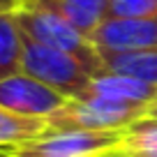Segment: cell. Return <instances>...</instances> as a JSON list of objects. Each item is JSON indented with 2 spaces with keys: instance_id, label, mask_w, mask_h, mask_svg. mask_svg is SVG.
Masks as SVG:
<instances>
[{
  "instance_id": "6da1fadb",
  "label": "cell",
  "mask_w": 157,
  "mask_h": 157,
  "mask_svg": "<svg viewBox=\"0 0 157 157\" xmlns=\"http://www.w3.org/2000/svg\"><path fill=\"white\" fill-rule=\"evenodd\" d=\"M14 16H16V23L23 30L25 37L72 56L90 76L104 72V63H102V56H99V49L86 35L78 33L72 23H67L63 16H58L56 12L19 2L14 7Z\"/></svg>"
},
{
  "instance_id": "7a4b0ae2",
  "label": "cell",
  "mask_w": 157,
  "mask_h": 157,
  "mask_svg": "<svg viewBox=\"0 0 157 157\" xmlns=\"http://www.w3.org/2000/svg\"><path fill=\"white\" fill-rule=\"evenodd\" d=\"M150 102H118L106 97H74L49 118L51 129H125L146 118Z\"/></svg>"
},
{
  "instance_id": "3957f363",
  "label": "cell",
  "mask_w": 157,
  "mask_h": 157,
  "mask_svg": "<svg viewBox=\"0 0 157 157\" xmlns=\"http://www.w3.org/2000/svg\"><path fill=\"white\" fill-rule=\"evenodd\" d=\"M123 129H46L44 134L12 146L0 157H104L116 150Z\"/></svg>"
},
{
  "instance_id": "277c9868",
  "label": "cell",
  "mask_w": 157,
  "mask_h": 157,
  "mask_svg": "<svg viewBox=\"0 0 157 157\" xmlns=\"http://www.w3.org/2000/svg\"><path fill=\"white\" fill-rule=\"evenodd\" d=\"M21 72L30 74L44 86L53 88L56 93L65 95L67 99L83 97L90 86V74L86 72L72 56L46 44H39L23 35V60Z\"/></svg>"
},
{
  "instance_id": "5b68a950",
  "label": "cell",
  "mask_w": 157,
  "mask_h": 157,
  "mask_svg": "<svg viewBox=\"0 0 157 157\" xmlns=\"http://www.w3.org/2000/svg\"><path fill=\"white\" fill-rule=\"evenodd\" d=\"M67 97L53 88L33 78L30 74L19 72L0 81V106L10 109L19 116L46 118L49 120L58 109L65 106Z\"/></svg>"
},
{
  "instance_id": "8992f818",
  "label": "cell",
  "mask_w": 157,
  "mask_h": 157,
  "mask_svg": "<svg viewBox=\"0 0 157 157\" xmlns=\"http://www.w3.org/2000/svg\"><path fill=\"white\" fill-rule=\"evenodd\" d=\"M97 49L129 51L157 46V16L152 19H104L90 35Z\"/></svg>"
},
{
  "instance_id": "52a82bcc",
  "label": "cell",
  "mask_w": 157,
  "mask_h": 157,
  "mask_svg": "<svg viewBox=\"0 0 157 157\" xmlns=\"http://www.w3.org/2000/svg\"><path fill=\"white\" fill-rule=\"evenodd\" d=\"M19 2L56 12L88 39L109 16V0H19Z\"/></svg>"
},
{
  "instance_id": "ba28073f",
  "label": "cell",
  "mask_w": 157,
  "mask_h": 157,
  "mask_svg": "<svg viewBox=\"0 0 157 157\" xmlns=\"http://www.w3.org/2000/svg\"><path fill=\"white\" fill-rule=\"evenodd\" d=\"M155 95L157 86L104 69L90 78V86L83 97H106V99H118V102H152Z\"/></svg>"
},
{
  "instance_id": "9c48e42d",
  "label": "cell",
  "mask_w": 157,
  "mask_h": 157,
  "mask_svg": "<svg viewBox=\"0 0 157 157\" xmlns=\"http://www.w3.org/2000/svg\"><path fill=\"white\" fill-rule=\"evenodd\" d=\"M104 69L125 76L139 78L143 83L157 86V46L152 49H129V51H109L99 49Z\"/></svg>"
},
{
  "instance_id": "30bf717a",
  "label": "cell",
  "mask_w": 157,
  "mask_h": 157,
  "mask_svg": "<svg viewBox=\"0 0 157 157\" xmlns=\"http://www.w3.org/2000/svg\"><path fill=\"white\" fill-rule=\"evenodd\" d=\"M23 60V30L16 23L14 10L0 12V81L21 72Z\"/></svg>"
},
{
  "instance_id": "8fae6325",
  "label": "cell",
  "mask_w": 157,
  "mask_h": 157,
  "mask_svg": "<svg viewBox=\"0 0 157 157\" xmlns=\"http://www.w3.org/2000/svg\"><path fill=\"white\" fill-rule=\"evenodd\" d=\"M49 129L46 118H30V116H19L10 109L0 106V152L12 146H19L23 141L39 136Z\"/></svg>"
},
{
  "instance_id": "7c38bea8",
  "label": "cell",
  "mask_w": 157,
  "mask_h": 157,
  "mask_svg": "<svg viewBox=\"0 0 157 157\" xmlns=\"http://www.w3.org/2000/svg\"><path fill=\"white\" fill-rule=\"evenodd\" d=\"M113 152L125 157H157V120L141 118L125 127Z\"/></svg>"
},
{
  "instance_id": "4fadbf2b",
  "label": "cell",
  "mask_w": 157,
  "mask_h": 157,
  "mask_svg": "<svg viewBox=\"0 0 157 157\" xmlns=\"http://www.w3.org/2000/svg\"><path fill=\"white\" fill-rule=\"evenodd\" d=\"M157 16V0H109L106 19H152Z\"/></svg>"
},
{
  "instance_id": "5bb4252c",
  "label": "cell",
  "mask_w": 157,
  "mask_h": 157,
  "mask_svg": "<svg viewBox=\"0 0 157 157\" xmlns=\"http://www.w3.org/2000/svg\"><path fill=\"white\" fill-rule=\"evenodd\" d=\"M146 118H155V120H157V95L152 97V102L148 104V113H146Z\"/></svg>"
},
{
  "instance_id": "9a60e30c",
  "label": "cell",
  "mask_w": 157,
  "mask_h": 157,
  "mask_svg": "<svg viewBox=\"0 0 157 157\" xmlns=\"http://www.w3.org/2000/svg\"><path fill=\"white\" fill-rule=\"evenodd\" d=\"M16 2H19V0H0V5L10 7V10H14V7H16Z\"/></svg>"
},
{
  "instance_id": "2e32d148",
  "label": "cell",
  "mask_w": 157,
  "mask_h": 157,
  "mask_svg": "<svg viewBox=\"0 0 157 157\" xmlns=\"http://www.w3.org/2000/svg\"><path fill=\"white\" fill-rule=\"evenodd\" d=\"M104 157H125V155H116V152H111V155H104Z\"/></svg>"
},
{
  "instance_id": "e0dca14e",
  "label": "cell",
  "mask_w": 157,
  "mask_h": 157,
  "mask_svg": "<svg viewBox=\"0 0 157 157\" xmlns=\"http://www.w3.org/2000/svg\"><path fill=\"white\" fill-rule=\"evenodd\" d=\"M2 10H10V7H5V5H0V12H2Z\"/></svg>"
}]
</instances>
